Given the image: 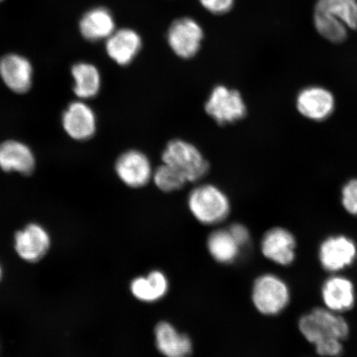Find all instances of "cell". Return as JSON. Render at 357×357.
<instances>
[{"mask_svg": "<svg viewBox=\"0 0 357 357\" xmlns=\"http://www.w3.org/2000/svg\"><path fill=\"white\" fill-rule=\"evenodd\" d=\"M314 28L327 41L345 42L350 31L357 30V0H317Z\"/></svg>", "mask_w": 357, "mask_h": 357, "instance_id": "cell-1", "label": "cell"}, {"mask_svg": "<svg viewBox=\"0 0 357 357\" xmlns=\"http://www.w3.org/2000/svg\"><path fill=\"white\" fill-rule=\"evenodd\" d=\"M303 337L315 347L333 341L344 342L350 328L341 314L324 307H315L298 320Z\"/></svg>", "mask_w": 357, "mask_h": 357, "instance_id": "cell-2", "label": "cell"}, {"mask_svg": "<svg viewBox=\"0 0 357 357\" xmlns=\"http://www.w3.org/2000/svg\"><path fill=\"white\" fill-rule=\"evenodd\" d=\"M188 206L193 216L204 225L225 221L230 213V202L223 192L213 185L196 187L190 192Z\"/></svg>", "mask_w": 357, "mask_h": 357, "instance_id": "cell-3", "label": "cell"}, {"mask_svg": "<svg viewBox=\"0 0 357 357\" xmlns=\"http://www.w3.org/2000/svg\"><path fill=\"white\" fill-rule=\"evenodd\" d=\"M252 298L263 315L275 316L283 312L290 302V290L285 281L274 274H264L253 284Z\"/></svg>", "mask_w": 357, "mask_h": 357, "instance_id": "cell-4", "label": "cell"}, {"mask_svg": "<svg viewBox=\"0 0 357 357\" xmlns=\"http://www.w3.org/2000/svg\"><path fill=\"white\" fill-rule=\"evenodd\" d=\"M162 160L181 172L188 182L199 181L208 169V164L197 147L183 140L169 142L163 151Z\"/></svg>", "mask_w": 357, "mask_h": 357, "instance_id": "cell-5", "label": "cell"}, {"mask_svg": "<svg viewBox=\"0 0 357 357\" xmlns=\"http://www.w3.org/2000/svg\"><path fill=\"white\" fill-rule=\"evenodd\" d=\"M205 109L220 124L238 121L244 118L247 113V107L241 93L223 86L213 89L205 105Z\"/></svg>", "mask_w": 357, "mask_h": 357, "instance_id": "cell-6", "label": "cell"}, {"mask_svg": "<svg viewBox=\"0 0 357 357\" xmlns=\"http://www.w3.org/2000/svg\"><path fill=\"white\" fill-rule=\"evenodd\" d=\"M357 249L354 240L345 235L330 236L321 243L319 259L326 271L336 274L354 262Z\"/></svg>", "mask_w": 357, "mask_h": 357, "instance_id": "cell-7", "label": "cell"}, {"mask_svg": "<svg viewBox=\"0 0 357 357\" xmlns=\"http://www.w3.org/2000/svg\"><path fill=\"white\" fill-rule=\"evenodd\" d=\"M203 37L200 25L190 17H182L174 22L167 35L169 47L178 56L184 59L197 54Z\"/></svg>", "mask_w": 357, "mask_h": 357, "instance_id": "cell-8", "label": "cell"}, {"mask_svg": "<svg viewBox=\"0 0 357 357\" xmlns=\"http://www.w3.org/2000/svg\"><path fill=\"white\" fill-rule=\"evenodd\" d=\"M336 102L331 91L321 86L303 89L296 98V108L303 117L321 122L331 117Z\"/></svg>", "mask_w": 357, "mask_h": 357, "instance_id": "cell-9", "label": "cell"}, {"mask_svg": "<svg viewBox=\"0 0 357 357\" xmlns=\"http://www.w3.org/2000/svg\"><path fill=\"white\" fill-rule=\"evenodd\" d=\"M261 249L263 256L276 265H291L296 257V239L287 229L275 227L263 236Z\"/></svg>", "mask_w": 357, "mask_h": 357, "instance_id": "cell-10", "label": "cell"}, {"mask_svg": "<svg viewBox=\"0 0 357 357\" xmlns=\"http://www.w3.org/2000/svg\"><path fill=\"white\" fill-rule=\"evenodd\" d=\"M115 171L120 180L132 188L146 185L153 174L149 158L136 150L120 155L115 164Z\"/></svg>", "mask_w": 357, "mask_h": 357, "instance_id": "cell-11", "label": "cell"}, {"mask_svg": "<svg viewBox=\"0 0 357 357\" xmlns=\"http://www.w3.org/2000/svg\"><path fill=\"white\" fill-rule=\"evenodd\" d=\"M321 296L326 309L342 314L355 305L354 284L345 276L333 275L324 281Z\"/></svg>", "mask_w": 357, "mask_h": 357, "instance_id": "cell-12", "label": "cell"}, {"mask_svg": "<svg viewBox=\"0 0 357 357\" xmlns=\"http://www.w3.org/2000/svg\"><path fill=\"white\" fill-rule=\"evenodd\" d=\"M65 131L75 140H88L96 131V117L93 109L83 102H71L62 116Z\"/></svg>", "mask_w": 357, "mask_h": 357, "instance_id": "cell-13", "label": "cell"}, {"mask_svg": "<svg viewBox=\"0 0 357 357\" xmlns=\"http://www.w3.org/2000/svg\"><path fill=\"white\" fill-rule=\"evenodd\" d=\"M0 77L12 91L24 93L32 86L33 67L25 57L8 54L0 60Z\"/></svg>", "mask_w": 357, "mask_h": 357, "instance_id": "cell-14", "label": "cell"}, {"mask_svg": "<svg viewBox=\"0 0 357 357\" xmlns=\"http://www.w3.org/2000/svg\"><path fill=\"white\" fill-rule=\"evenodd\" d=\"M50 236L43 227L29 225L15 235V250L20 257L29 262H37L46 255L50 248Z\"/></svg>", "mask_w": 357, "mask_h": 357, "instance_id": "cell-15", "label": "cell"}, {"mask_svg": "<svg viewBox=\"0 0 357 357\" xmlns=\"http://www.w3.org/2000/svg\"><path fill=\"white\" fill-rule=\"evenodd\" d=\"M155 346L165 357H190L193 351L191 339L177 331L167 322H160L155 328Z\"/></svg>", "mask_w": 357, "mask_h": 357, "instance_id": "cell-16", "label": "cell"}, {"mask_svg": "<svg viewBox=\"0 0 357 357\" xmlns=\"http://www.w3.org/2000/svg\"><path fill=\"white\" fill-rule=\"evenodd\" d=\"M140 36L129 29L114 32L107 39L106 51L112 60L120 66L130 64L140 52Z\"/></svg>", "mask_w": 357, "mask_h": 357, "instance_id": "cell-17", "label": "cell"}, {"mask_svg": "<svg viewBox=\"0 0 357 357\" xmlns=\"http://www.w3.org/2000/svg\"><path fill=\"white\" fill-rule=\"evenodd\" d=\"M35 167V158L29 147L19 141L10 140L0 144V168L29 175Z\"/></svg>", "mask_w": 357, "mask_h": 357, "instance_id": "cell-18", "label": "cell"}, {"mask_svg": "<svg viewBox=\"0 0 357 357\" xmlns=\"http://www.w3.org/2000/svg\"><path fill=\"white\" fill-rule=\"evenodd\" d=\"M80 32L89 41L108 39L115 31L113 15L105 8H93L84 15L79 24Z\"/></svg>", "mask_w": 357, "mask_h": 357, "instance_id": "cell-19", "label": "cell"}, {"mask_svg": "<svg viewBox=\"0 0 357 357\" xmlns=\"http://www.w3.org/2000/svg\"><path fill=\"white\" fill-rule=\"evenodd\" d=\"M168 287L167 276L160 271H153L146 276L134 279L130 284L132 296L145 303L158 301L166 296Z\"/></svg>", "mask_w": 357, "mask_h": 357, "instance_id": "cell-20", "label": "cell"}, {"mask_svg": "<svg viewBox=\"0 0 357 357\" xmlns=\"http://www.w3.org/2000/svg\"><path fill=\"white\" fill-rule=\"evenodd\" d=\"M71 73L75 79L74 92L79 99H91L100 92V74L95 66L82 62L73 66Z\"/></svg>", "mask_w": 357, "mask_h": 357, "instance_id": "cell-21", "label": "cell"}, {"mask_svg": "<svg viewBox=\"0 0 357 357\" xmlns=\"http://www.w3.org/2000/svg\"><path fill=\"white\" fill-rule=\"evenodd\" d=\"M207 248L214 260L222 264L234 262L241 250L229 229L213 231L208 238Z\"/></svg>", "mask_w": 357, "mask_h": 357, "instance_id": "cell-22", "label": "cell"}, {"mask_svg": "<svg viewBox=\"0 0 357 357\" xmlns=\"http://www.w3.org/2000/svg\"><path fill=\"white\" fill-rule=\"evenodd\" d=\"M153 178L155 185L160 190L166 192L181 189L188 182L181 172L166 163L156 168L153 174Z\"/></svg>", "mask_w": 357, "mask_h": 357, "instance_id": "cell-23", "label": "cell"}, {"mask_svg": "<svg viewBox=\"0 0 357 357\" xmlns=\"http://www.w3.org/2000/svg\"><path fill=\"white\" fill-rule=\"evenodd\" d=\"M342 204L347 213L357 216V178H351L342 189Z\"/></svg>", "mask_w": 357, "mask_h": 357, "instance_id": "cell-24", "label": "cell"}, {"mask_svg": "<svg viewBox=\"0 0 357 357\" xmlns=\"http://www.w3.org/2000/svg\"><path fill=\"white\" fill-rule=\"evenodd\" d=\"M204 8L214 15H223L234 6V0H199Z\"/></svg>", "mask_w": 357, "mask_h": 357, "instance_id": "cell-25", "label": "cell"}, {"mask_svg": "<svg viewBox=\"0 0 357 357\" xmlns=\"http://www.w3.org/2000/svg\"><path fill=\"white\" fill-rule=\"evenodd\" d=\"M229 231L235 242L238 243L241 248L247 245L250 242V239H251V236H250L247 227L240 225V223H235V225H231Z\"/></svg>", "mask_w": 357, "mask_h": 357, "instance_id": "cell-26", "label": "cell"}, {"mask_svg": "<svg viewBox=\"0 0 357 357\" xmlns=\"http://www.w3.org/2000/svg\"><path fill=\"white\" fill-rule=\"evenodd\" d=\"M0 278H1V269H0Z\"/></svg>", "mask_w": 357, "mask_h": 357, "instance_id": "cell-27", "label": "cell"}, {"mask_svg": "<svg viewBox=\"0 0 357 357\" xmlns=\"http://www.w3.org/2000/svg\"><path fill=\"white\" fill-rule=\"evenodd\" d=\"M0 1H2V0H0Z\"/></svg>", "mask_w": 357, "mask_h": 357, "instance_id": "cell-28", "label": "cell"}]
</instances>
